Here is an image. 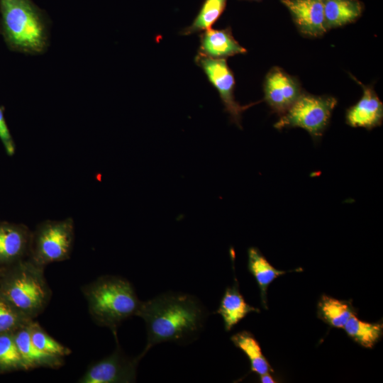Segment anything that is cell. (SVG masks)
Masks as SVG:
<instances>
[{"mask_svg":"<svg viewBox=\"0 0 383 383\" xmlns=\"http://www.w3.org/2000/svg\"><path fill=\"white\" fill-rule=\"evenodd\" d=\"M255 311L260 310L246 303L235 282L226 288L216 313L223 318L225 330L229 331L248 313Z\"/></svg>","mask_w":383,"mask_h":383,"instance_id":"9a60e30c","label":"cell"},{"mask_svg":"<svg viewBox=\"0 0 383 383\" xmlns=\"http://www.w3.org/2000/svg\"><path fill=\"white\" fill-rule=\"evenodd\" d=\"M194 61L201 68L209 82L216 89L232 123L241 128L243 113L251 106L240 104L235 99V79L226 59H213L197 53Z\"/></svg>","mask_w":383,"mask_h":383,"instance_id":"52a82bcc","label":"cell"},{"mask_svg":"<svg viewBox=\"0 0 383 383\" xmlns=\"http://www.w3.org/2000/svg\"><path fill=\"white\" fill-rule=\"evenodd\" d=\"M347 335L355 343L366 348H372L383 334L382 322L370 323L353 315L343 327Z\"/></svg>","mask_w":383,"mask_h":383,"instance_id":"ffe728a7","label":"cell"},{"mask_svg":"<svg viewBox=\"0 0 383 383\" xmlns=\"http://www.w3.org/2000/svg\"><path fill=\"white\" fill-rule=\"evenodd\" d=\"M304 35L316 38L328 30L324 16V0H281Z\"/></svg>","mask_w":383,"mask_h":383,"instance_id":"30bf717a","label":"cell"},{"mask_svg":"<svg viewBox=\"0 0 383 383\" xmlns=\"http://www.w3.org/2000/svg\"><path fill=\"white\" fill-rule=\"evenodd\" d=\"M235 346L242 350L250 362V371L259 375L273 372L269 362L255 336L249 331H243L231 338Z\"/></svg>","mask_w":383,"mask_h":383,"instance_id":"d6986e66","label":"cell"},{"mask_svg":"<svg viewBox=\"0 0 383 383\" xmlns=\"http://www.w3.org/2000/svg\"><path fill=\"white\" fill-rule=\"evenodd\" d=\"M74 240L72 218L46 220L31 232L28 259L44 267L70 258Z\"/></svg>","mask_w":383,"mask_h":383,"instance_id":"5b68a950","label":"cell"},{"mask_svg":"<svg viewBox=\"0 0 383 383\" xmlns=\"http://www.w3.org/2000/svg\"><path fill=\"white\" fill-rule=\"evenodd\" d=\"M0 140L7 155H13L16 152V145L6 124L2 106H0Z\"/></svg>","mask_w":383,"mask_h":383,"instance_id":"d4e9b609","label":"cell"},{"mask_svg":"<svg viewBox=\"0 0 383 383\" xmlns=\"http://www.w3.org/2000/svg\"><path fill=\"white\" fill-rule=\"evenodd\" d=\"M353 315H357V310L350 301L340 300L323 294L317 304L318 318L333 328H343Z\"/></svg>","mask_w":383,"mask_h":383,"instance_id":"e0dca14e","label":"cell"},{"mask_svg":"<svg viewBox=\"0 0 383 383\" xmlns=\"http://www.w3.org/2000/svg\"><path fill=\"white\" fill-rule=\"evenodd\" d=\"M208 311L194 296L168 292L142 301L137 314L145 323L147 343L138 355L141 359L157 344L173 342L187 344L203 330Z\"/></svg>","mask_w":383,"mask_h":383,"instance_id":"6da1fadb","label":"cell"},{"mask_svg":"<svg viewBox=\"0 0 383 383\" xmlns=\"http://www.w3.org/2000/svg\"><path fill=\"white\" fill-rule=\"evenodd\" d=\"M250 1H260V0H250Z\"/></svg>","mask_w":383,"mask_h":383,"instance_id":"4316f807","label":"cell"},{"mask_svg":"<svg viewBox=\"0 0 383 383\" xmlns=\"http://www.w3.org/2000/svg\"><path fill=\"white\" fill-rule=\"evenodd\" d=\"M28 328L33 343L42 352L60 357L72 353L70 349L52 338L34 319L29 321Z\"/></svg>","mask_w":383,"mask_h":383,"instance_id":"7402d4cb","label":"cell"},{"mask_svg":"<svg viewBox=\"0 0 383 383\" xmlns=\"http://www.w3.org/2000/svg\"><path fill=\"white\" fill-rule=\"evenodd\" d=\"M260 380L262 383H274L275 379L272 377L270 372L265 373L260 375Z\"/></svg>","mask_w":383,"mask_h":383,"instance_id":"484cf974","label":"cell"},{"mask_svg":"<svg viewBox=\"0 0 383 383\" xmlns=\"http://www.w3.org/2000/svg\"><path fill=\"white\" fill-rule=\"evenodd\" d=\"M0 295L25 316L34 319L52 296L44 267L28 258L14 264L0 281Z\"/></svg>","mask_w":383,"mask_h":383,"instance_id":"277c9868","label":"cell"},{"mask_svg":"<svg viewBox=\"0 0 383 383\" xmlns=\"http://www.w3.org/2000/svg\"><path fill=\"white\" fill-rule=\"evenodd\" d=\"M248 270L257 281L260 290L262 306L267 309V291L268 286L276 278L286 272L274 268L257 248H250L248 251Z\"/></svg>","mask_w":383,"mask_h":383,"instance_id":"ac0fdd59","label":"cell"},{"mask_svg":"<svg viewBox=\"0 0 383 383\" xmlns=\"http://www.w3.org/2000/svg\"><path fill=\"white\" fill-rule=\"evenodd\" d=\"M31 232L23 224L0 222V264L28 258Z\"/></svg>","mask_w":383,"mask_h":383,"instance_id":"7c38bea8","label":"cell"},{"mask_svg":"<svg viewBox=\"0 0 383 383\" xmlns=\"http://www.w3.org/2000/svg\"><path fill=\"white\" fill-rule=\"evenodd\" d=\"M118 343V340H117ZM137 356L131 358L122 352L118 343L109 356L91 365L79 379L80 383H130L136 379Z\"/></svg>","mask_w":383,"mask_h":383,"instance_id":"ba28073f","label":"cell"},{"mask_svg":"<svg viewBox=\"0 0 383 383\" xmlns=\"http://www.w3.org/2000/svg\"><path fill=\"white\" fill-rule=\"evenodd\" d=\"M30 320L0 295V334L13 332Z\"/></svg>","mask_w":383,"mask_h":383,"instance_id":"cb8c5ba5","label":"cell"},{"mask_svg":"<svg viewBox=\"0 0 383 383\" xmlns=\"http://www.w3.org/2000/svg\"><path fill=\"white\" fill-rule=\"evenodd\" d=\"M364 9L359 0H324V16L327 30L355 21Z\"/></svg>","mask_w":383,"mask_h":383,"instance_id":"2e32d148","label":"cell"},{"mask_svg":"<svg viewBox=\"0 0 383 383\" xmlns=\"http://www.w3.org/2000/svg\"><path fill=\"white\" fill-rule=\"evenodd\" d=\"M228 0H204L191 25L180 31L182 35H189L211 28L224 11Z\"/></svg>","mask_w":383,"mask_h":383,"instance_id":"44dd1931","label":"cell"},{"mask_svg":"<svg viewBox=\"0 0 383 383\" xmlns=\"http://www.w3.org/2000/svg\"><path fill=\"white\" fill-rule=\"evenodd\" d=\"M28 323L13 332L26 370L41 367L49 368L61 367L64 363L63 357L43 353L33 343L30 336Z\"/></svg>","mask_w":383,"mask_h":383,"instance_id":"5bb4252c","label":"cell"},{"mask_svg":"<svg viewBox=\"0 0 383 383\" xmlns=\"http://www.w3.org/2000/svg\"><path fill=\"white\" fill-rule=\"evenodd\" d=\"M50 21L32 0H0V33L9 50L26 55L45 52Z\"/></svg>","mask_w":383,"mask_h":383,"instance_id":"7a4b0ae2","label":"cell"},{"mask_svg":"<svg viewBox=\"0 0 383 383\" xmlns=\"http://www.w3.org/2000/svg\"><path fill=\"white\" fill-rule=\"evenodd\" d=\"M265 100L272 111L282 115L302 94L296 78L279 67L272 68L264 82Z\"/></svg>","mask_w":383,"mask_h":383,"instance_id":"9c48e42d","label":"cell"},{"mask_svg":"<svg viewBox=\"0 0 383 383\" xmlns=\"http://www.w3.org/2000/svg\"><path fill=\"white\" fill-rule=\"evenodd\" d=\"M198 53L213 59H226L247 50L234 38L230 27L223 29L209 28L199 35Z\"/></svg>","mask_w":383,"mask_h":383,"instance_id":"4fadbf2b","label":"cell"},{"mask_svg":"<svg viewBox=\"0 0 383 383\" xmlns=\"http://www.w3.org/2000/svg\"><path fill=\"white\" fill-rule=\"evenodd\" d=\"M25 370L13 332L0 334V372Z\"/></svg>","mask_w":383,"mask_h":383,"instance_id":"603a6c76","label":"cell"},{"mask_svg":"<svg viewBox=\"0 0 383 383\" xmlns=\"http://www.w3.org/2000/svg\"><path fill=\"white\" fill-rule=\"evenodd\" d=\"M336 104L337 99L333 96L302 93L274 126L278 130L301 128L317 140L327 128Z\"/></svg>","mask_w":383,"mask_h":383,"instance_id":"8992f818","label":"cell"},{"mask_svg":"<svg viewBox=\"0 0 383 383\" xmlns=\"http://www.w3.org/2000/svg\"><path fill=\"white\" fill-rule=\"evenodd\" d=\"M351 77L360 85L363 93L360 99L347 110V124L354 128H365L367 130L379 126L383 120L382 101L372 87L362 84L353 76Z\"/></svg>","mask_w":383,"mask_h":383,"instance_id":"8fae6325","label":"cell"},{"mask_svg":"<svg viewBox=\"0 0 383 383\" xmlns=\"http://www.w3.org/2000/svg\"><path fill=\"white\" fill-rule=\"evenodd\" d=\"M82 291L93 320L111 330L114 336L123 321L137 316L142 304L131 282L118 276L100 277Z\"/></svg>","mask_w":383,"mask_h":383,"instance_id":"3957f363","label":"cell"}]
</instances>
